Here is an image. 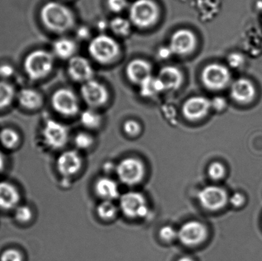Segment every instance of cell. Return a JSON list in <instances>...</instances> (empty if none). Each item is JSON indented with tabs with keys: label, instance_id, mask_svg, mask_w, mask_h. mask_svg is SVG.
Here are the masks:
<instances>
[{
	"label": "cell",
	"instance_id": "cb8c5ba5",
	"mask_svg": "<svg viewBox=\"0 0 262 261\" xmlns=\"http://www.w3.org/2000/svg\"><path fill=\"white\" fill-rule=\"evenodd\" d=\"M140 93L142 96L146 98H152L164 90L157 77H154L152 75L148 78L146 81H143L140 84Z\"/></svg>",
	"mask_w": 262,
	"mask_h": 261
},
{
	"label": "cell",
	"instance_id": "5b68a950",
	"mask_svg": "<svg viewBox=\"0 0 262 261\" xmlns=\"http://www.w3.org/2000/svg\"><path fill=\"white\" fill-rule=\"evenodd\" d=\"M202 82L211 90H221L230 84L232 75L226 66L212 63L206 66L201 74Z\"/></svg>",
	"mask_w": 262,
	"mask_h": 261
},
{
	"label": "cell",
	"instance_id": "9a60e30c",
	"mask_svg": "<svg viewBox=\"0 0 262 261\" xmlns=\"http://www.w3.org/2000/svg\"><path fill=\"white\" fill-rule=\"evenodd\" d=\"M231 98L239 104H250L256 97V88L251 80L240 78L231 84Z\"/></svg>",
	"mask_w": 262,
	"mask_h": 261
},
{
	"label": "cell",
	"instance_id": "ffe728a7",
	"mask_svg": "<svg viewBox=\"0 0 262 261\" xmlns=\"http://www.w3.org/2000/svg\"><path fill=\"white\" fill-rule=\"evenodd\" d=\"M95 193L104 201H113L119 197L118 184L110 178L103 177L98 179L95 184Z\"/></svg>",
	"mask_w": 262,
	"mask_h": 261
},
{
	"label": "cell",
	"instance_id": "1f68e13d",
	"mask_svg": "<svg viewBox=\"0 0 262 261\" xmlns=\"http://www.w3.org/2000/svg\"><path fill=\"white\" fill-rule=\"evenodd\" d=\"M160 237L162 240L166 242H173L178 239V231L172 228V226H164L160 230Z\"/></svg>",
	"mask_w": 262,
	"mask_h": 261
},
{
	"label": "cell",
	"instance_id": "7402d4cb",
	"mask_svg": "<svg viewBox=\"0 0 262 261\" xmlns=\"http://www.w3.org/2000/svg\"><path fill=\"white\" fill-rule=\"evenodd\" d=\"M78 46L74 40L69 38H60L52 45L54 55L63 60H70L75 56Z\"/></svg>",
	"mask_w": 262,
	"mask_h": 261
},
{
	"label": "cell",
	"instance_id": "83f0119b",
	"mask_svg": "<svg viewBox=\"0 0 262 261\" xmlns=\"http://www.w3.org/2000/svg\"><path fill=\"white\" fill-rule=\"evenodd\" d=\"M15 94V89L12 84L0 81V109L8 107L13 101Z\"/></svg>",
	"mask_w": 262,
	"mask_h": 261
},
{
	"label": "cell",
	"instance_id": "7bdbcfd3",
	"mask_svg": "<svg viewBox=\"0 0 262 261\" xmlns=\"http://www.w3.org/2000/svg\"><path fill=\"white\" fill-rule=\"evenodd\" d=\"M177 261H194L191 257H183L179 259Z\"/></svg>",
	"mask_w": 262,
	"mask_h": 261
},
{
	"label": "cell",
	"instance_id": "836d02e7",
	"mask_svg": "<svg viewBox=\"0 0 262 261\" xmlns=\"http://www.w3.org/2000/svg\"><path fill=\"white\" fill-rule=\"evenodd\" d=\"M124 130L128 136H137L141 132V126L135 121H127L124 124Z\"/></svg>",
	"mask_w": 262,
	"mask_h": 261
},
{
	"label": "cell",
	"instance_id": "8992f818",
	"mask_svg": "<svg viewBox=\"0 0 262 261\" xmlns=\"http://www.w3.org/2000/svg\"><path fill=\"white\" fill-rule=\"evenodd\" d=\"M116 173L120 181L124 185H137L144 178V164L136 158H126L117 165Z\"/></svg>",
	"mask_w": 262,
	"mask_h": 261
},
{
	"label": "cell",
	"instance_id": "ba28073f",
	"mask_svg": "<svg viewBox=\"0 0 262 261\" xmlns=\"http://www.w3.org/2000/svg\"><path fill=\"white\" fill-rule=\"evenodd\" d=\"M52 104L55 111L66 116H73L79 111V102L70 89L61 88L52 95Z\"/></svg>",
	"mask_w": 262,
	"mask_h": 261
},
{
	"label": "cell",
	"instance_id": "8d00e7d4",
	"mask_svg": "<svg viewBox=\"0 0 262 261\" xmlns=\"http://www.w3.org/2000/svg\"><path fill=\"white\" fill-rule=\"evenodd\" d=\"M14 74H15V68L11 64H3L0 65V78L3 79H8Z\"/></svg>",
	"mask_w": 262,
	"mask_h": 261
},
{
	"label": "cell",
	"instance_id": "6da1fadb",
	"mask_svg": "<svg viewBox=\"0 0 262 261\" xmlns=\"http://www.w3.org/2000/svg\"><path fill=\"white\" fill-rule=\"evenodd\" d=\"M40 17L44 26L55 33H64L75 26V18L69 8L58 2H49L41 7Z\"/></svg>",
	"mask_w": 262,
	"mask_h": 261
},
{
	"label": "cell",
	"instance_id": "e575fe53",
	"mask_svg": "<svg viewBox=\"0 0 262 261\" xmlns=\"http://www.w3.org/2000/svg\"><path fill=\"white\" fill-rule=\"evenodd\" d=\"M107 4L112 12L118 13L124 10L128 3L127 0H107Z\"/></svg>",
	"mask_w": 262,
	"mask_h": 261
},
{
	"label": "cell",
	"instance_id": "9c48e42d",
	"mask_svg": "<svg viewBox=\"0 0 262 261\" xmlns=\"http://www.w3.org/2000/svg\"><path fill=\"white\" fill-rule=\"evenodd\" d=\"M196 44L195 34L189 29H182L172 34L168 47L172 55L184 56L192 53Z\"/></svg>",
	"mask_w": 262,
	"mask_h": 261
},
{
	"label": "cell",
	"instance_id": "d6986e66",
	"mask_svg": "<svg viewBox=\"0 0 262 261\" xmlns=\"http://www.w3.org/2000/svg\"><path fill=\"white\" fill-rule=\"evenodd\" d=\"M157 78L164 90H176L183 84V73L175 66H165L159 72Z\"/></svg>",
	"mask_w": 262,
	"mask_h": 261
},
{
	"label": "cell",
	"instance_id": "603a6c76",
	"mask_svg": "<svg viewBox=\"0 0 262 261\" xmlns=\"http://www.w3.org/2000/svg\"><path fill=\"white\" fill-rule=\"evenodd\" d=\"M19 104L25 108L35 110L42 104V98L37 90L31 88H25L20 90L18 94Z\"/></svg>",
	"mask_w": 262,
	"mask_h": 261
},
{
	"label": "cell",
	"instance_id": "74e56055",
	"mask_svg": "<svg viewBox=\"0 0 262 261\" xmlns=\"http://www.w3.org/2000/svg\"><path fill=\"white\" fill-rule=\"evenodd\" d=\"M211 105L213 110H216V111H223L226 108L227 101L222 97H216L212 101H211Z\"/></svg>",
	"mask_w": 262,
	"mask_h": 261
},
{
	"label": "cell",
	"instance_id": "2e32d148",
	"mask_svg": "<svg viewBox=\"0 0 262 261\" xmlns=\"http://www.w3.org/2000/svg\"><path fill=\"white\" fill-rule=\"evenodd\" d=\"M68 73L73 81L84 83L93 79L94 70L89 60L84 57L74 56L69 61Z\"/></svg>",
	"mask_w": 262,
	"mask_h": 261
},
{
	"label": "cell",
	"instance_id": "4dcf8cb0",
	"mask_svg": "<svg viewBox=\"0 0 262 261\" xmlns=\"http://www.w3.org/2000/svg\"><path fill=\"white\" fill-rule=\"evenodd\" d=\"M94 139L90 134L87 133H78L75 138V144L80 150H87L93 144Z\"/></svg>",
	"mask_w": 262,
	"mask_h": 261
},
{
	"label": "cell",
	"instance_id": "277c9868",
	"mask_svg": "<svg viewBox=\"0 0 262 261\" xmlns=\"http://www.w3.org/2000/svg\"><path fill=\"white\" fill-rule=\"evenodd\" d=\"M160 10L154 0H136L129 9L131 24L140 29L154 26L159 18Z\"/></svg>",
	"mask_w": 262,
	"mask_h": 261
},
{
	"label": "cell",
	"instance_id": "ab89813d",
	"mask_svg": "<svg viewBox=\"0 0 262 261\" xmlns=\"http://www.w3.org/2000/svg\"><path fill=\"white\" fill-rule=\"evenodd\" d=\"M170 55H172V53H171L169 47L163 48L160 52V55L162 58H166V57L169 56Z\"/></svg>",
	"mask_w": 262,
	"mask_h": 261
},
{
	"label": "cell",
	"instance_id": "5bb4252c",
	"mask_svg": "<svg viewBox=\"0 0 262 261\" xmlns=\"http://www.w3.org/2000/svg\"><path fill=\"white\" fill-rule=\"evenodd\" d=\"M43 136L46 144L53 149L64 147L69 139V131L66 126L55 121H47L43 129Z\"/></svg>",
	"mask_w": 262,
	"mask_h": 261
},
{
	"label": "cell",
	"instance_id": "d590c367",
	"mask_svg": "<svg viewBox=\"0 0 262 261\" xmlns=\"http://www.w3.org/2000/svg\"><path fill=\"white\" fill-rule=\"evenodd\" d=\"M0 261H23V257L16 250L9 249L2 254Z\"/></svg>",
	"mask_w": 262,
	"mask_h": 261
},
{
	"label": "cell",
	"instance_id": "d6a6232c",
	"mask_svg": "<svg viewBox=\"0 0 262 261\" xmlns=\"http://www.w3.org/2000/svg\"><path fill=\"white\" fill-rule=\"evenodd\" d=\"M15 216V219H16L18 222H29L32 216V211H31L29 207L23 205V206H19L16 208Z\"/></svg>",
	"mask_w": 262,
	"mask_h": 261
},
{
	"label": "cell",
	"instance_id": "ac0fdd59",
	"mask_svg": "<svg viewBox=\"0 0 262 261\" xmlns=\"http://www.w3.org/2000/svg\"><path fill=\"white\" fill-rule=\"evenodd\" d=\"M151 73L152 67L146 60H132L126 67V75L129 81L139 86L152 75Z\"/></svg>",
	"mask_w": 262,
	"mask_h": 261
},
{
	"label": "cell",
	"instance_id": "484cf974",
	"mask_svg": "<svg viewBox=\"0 0 262 261\" xmlns=\"http://www.w3.org/2000/svg\"><path fill=\"white\" fill-rule=\"evenodd\" d=\"M118 209L112 201H104L97 208V213L100 219L104 221H112L118 215Z\"/></svg>",
	"mask_w": 262,
	"mask_h": 261
},
{
	"label": "cell",
	"instance_id": "7c38bea8",
	"mask_svg": "<svg viewBox=\"0 0 262 261\" xmlns=\"http://www.w3.org/2000/svg\"><path fill=\"white\" fill-rule=\"evenodd\" d=\"M198 199L203 208L209 211H218L226 206L229 196L224 188L209 185L199 193Z\"/></svg>",
	"mask_w": 262,
	"mask_h": 261
},
{
	"label": "cell",
	"instance_id": "52a82bcc",
	"mask_svg": "<svg viewBox=\"0 0 262 261\" xmlns=\"http://www.w3.org/2000/svg\"><path fill=\"white\" fill-rule=\"evenodd\" d=\"M120 208L124 216L130 219H143L149 214V207L144 196L137 192H128L120 199Z\"/></svg>",
	"mask_w": 262,
	"mask_h": 261
},
{
	"label": "cell",
	"instance_id": "7a4b0ae2",
	"mask_svg": "<svg viewBox=\"0 0 262 261\" xmlns=\"http://www.w3.org/2000/svg\"><path fill=\"white\" fill-rule=\"evenodd\" d=\"M54 62L53 54L43 49H37L26 57L24 69L31 79L41 80L52 72Z\"/></svg>",
	"mask_w": 262,
	"mask_h": 261
},
{
	"label": "cell",
	"instance_id": "44dd1931",
	"mask_svg": "<svg viewBox=\"0 0 262 261\" xmlns=\"http://www.w3.org/2000/svg\"><path fill=\"white\" fill-rule=\"evenodd\" d=\"M19 201V194L16 188L8 182H0V208L12 209Z\"/></svg>",
	"mask_w": 262,
	"mask_h": 261
},
{
	"label": "cell",
	"instance_id": "f1b7e54d",
	"mask_svg": "<svg viewBox=\"0 0 262 261\" xmlns=\"http://www.w3.org/2000/svg\"><path fill=\"white\" fill-rule=\"evenodd\" d=\"M19 140V136L12 129L6 128L0 132V142L6 148H14Z\"/></svg>",
	"mask_w": 262,
	"mask_h": 261
},
{
	"label": "cell",
	"instance_id": "f546056e",
	"mask_svg": "<svg viewBox=\"0 0 262 261\" xmlns=\"http://www.w3.org/2000/svg\"><path fill=\"white\" fill-rule=\"evenodd\" d=\"M208 174L212 180H220L226 176V168L220 162H212L208 169Z\"/></svg>",
	"mask_w": 262,
	"mask_h": 261
},
{
	"label": "cell",
	"instance_id": "e0dca14e",
	"mask_svg": "<svg viewBox=\"0 0 262 261\" xmlns=\"http://www.w3.org/2000/svg\"><path fill=\"white\" fill-rule=\"evenodd\" d=\"M57 167L63 176H73L82 167V159L78 152L69 150L60 155L57 161Z\"/></svg>",
	"mask_w": 262,
	"mask_h": 261
},
{
	"label": "cell",
	"instance_id": "30bf717a",
	"mask_svg": "<svg viewBox=\"0 0 262 261\" xmlns=\"http://www.w3.org/2000/svg\"><path fill=\"white\" fill-rule=\"evenodd\" d=\"M81 94L84 102L92 109L104 105L109 98L108 90L105 86L94 79L82 84Z\"/></svg>",
	"mask_w": 262,
	"mask_h": 261
},
{
	"label": "cell",
	"instance_id": "4316f807",
	"mask_svg": "<svg viewBox=\"0 0 262 261\" xmlns=\"http://www.w3.org/2000/svg\"><path fill=\"white\" fill-rule=\"evenodd\" d=\"M110 28L112 32L119 36H127L130 34L131 22L130 20L126 19L123 17H116L110 22Z\"/></svg>",
	"mask_w": 262,
	"mask_h": 261
},
{
	"label": "cell",
	"instance_id": "60d3db41",
	"mask_svg": "<svg viewBox=\"0 0 262 261\" xmlns=\"http://www.w3.org/2000/svg\"><path fill=\"white\" fill-rule=\"evenodd\" d=\"M78 37L81 38H86L89 35V31L88 29H84V28H81V29H78Z\"/></svg>",
	"mask_w": 262,
	"mask_h": 261
},
{
	"label": "cell",
	"instance_id": "d4e9b609",
	"mask_svg": "<svg viewBox=\"0 0 262 261\" xmlns=\"http://www.w3.org/2000/svg\"><path fill=\"white\" fill-rule=\"evenodd\" d=\"M81 123L86 128L95 130L101 126L102 118L99 113L94 109L90 108L84 110L81 114Z\"/></svg>",
	"mask_w": 262,
	"mask_h": 261
},
{
	"label": "cell",
	"instance_id": "b9f144b4",
	"mask_svg": "<svg viewBox=\"0 0 262 261\" xmlns=\"http://www.w3.org/2000/svg\"><path fill=\"white\" fill-rule=\"evenodd\" d=\"M3 167H4V157H3L2 153H0V173L3 170Z\"/></svg>",
	"mask_w": 262,
	"mask_h": 261
},
{
	"label": "cell",
	"instance_id": "4fadbf2b",
	"mask_svg": "<svg viewBox=\"0 0 262 261\" xmlns=\"http://www.w3.org/2000/svg\"><path fill=\"white\" fill-rule=\"evenodd\" d=\"M211 109L210 100L205 97L195 96L189 98L183 104L182 111L186 119L197 121L206 117Z\"/></svg>",
	"mask_w": 262,
	"mask_h": 261
},
{
	"label": "cell",
	"instance_id": "3957f363",
	"mask_svg": "<svg viewBox=\"0 0 262 261\" xmlns=\"http://www.w3.org/2000/svg\"><path fill=\"white\" fill-rule=\"evenodd\" d=\"M89 52L97 62L107 64L114 62L119 57L121 47L112 37L99 35L90 41Z\"/></svg>",
	"mask_w": 262,
	"mask_h": 261
},
{
	"label": "cell",
	"instance_id": "8fae6325",
	"mask_svg": "<svg viewBox=\"0 0 262 261\" xmlns=\"http://www.w3.org/2000/svg\"><path fill=\"white\" fill-rule=\"evenodd\" d=\"M207 236V228L198 221L186 222L178 231V239L186 246H197L203 243Z\"/></svg>",
	"mask_w": 262,
	"mask_h": 261
},
{
	"label": "cell",
	"instance_id": "f35d334b",
	"mask_svg": "<svg viewBox=\"0 0 262 261\" xmlns=\"http://www.w3.org/2000/svg\"><path fill=\"white\" fill-rule=\"evenodd\" d=\"M230 202L235 208H240L244 205L246 202V198L241 193H235L231 196Z\"/></svg>",
	"mask_w": 262,
	"mask_h": 261
}]
</instances>
